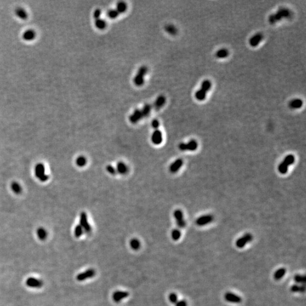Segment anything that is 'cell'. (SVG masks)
<instances>
[{
	"label": "cell",
	"instance_id": "obj_1",
	"mask_svg": "<svg viewBox=\"0 0 306 306\" xmlns=\"http://www.w3.org/2000/svg\"><path fill=\"white\" fill-rule=\"evenodd\" d=\"M292 13L288 8H281L278 9V11L275 13H273L269 15L268 18V21L269 23L273 25L277 22L280 21L283 19H288L291 17Z\"/></svg>",
	"mask_w": 306,
	"mask_h": 306
},
{
	"label": "cell",
	"instance_id": "obj_2",
	"mask_svg": "<svg viewBox=\"0 0 306 306\" xmlns=\"http://www.w3.org/2000/svg\"><path fill=\"white\" fill-rule=\"evenodd\" d=\"M212 86V83L209 79H205L203 80L201 84V87L196 91L194 94V97L198 101H203L204 100L206 97L208 91L210 90Z\"/></svg>",
	"mask_w": 306,
	"mask_h": 306
},
{
	"label": "cell",
	"instance_id": "obj_3",
	"mask_svg": "<svg viewBox=\"0 0 306 306\" xmlns=\"http://www.w3.org/2000/svg\"><path fill=\"white\" fill-rule=\"evenodd\" d=\"M294 162L295 156L293 155H287L278 167L279 172L282 174H286L288 171V167L290 165L294 164Z\"/></svg>",
	"mask_w": 306,
	"mask_h": 306
},
{
	"label": "cell",
	"instance_id": "obj_4",
	"mask_svg": "<svg viewBox=\"0 0 306 306\" xmlns=\"http://www.w3.org/2000/svg\"><path fill=\"white\" fill-rule=\"evenodd\" d=\"M148 68L146 66H142L140 68L138 72L133 79L134 83L138 86H141L144 84L145 76L147 73Z\"/></svg>",
	"mask_w": 306,
	"mask_h": 306
},
{
	"label": "cell",
	"instance_id": "obj_5",
	"mask_svg": "<svg viewBox=\"0 0 306 306\" xmlns=\"http://www.w3.org/2000/svg\"><path fill=\"white\" fill-rule=\"evenodd\" d=\"M35 175L40 181L45 182L48 180L49 176L45 174V170L44 164L39 163L37 164L35 169Z\"/></svg>",
	"mask_w": 306,
	"mask_h": 306
},
{
	"label": "cell",
	"instance_id": "obj_6",
	"mask_svg": "<svg viewBox=\"0 0 306 306\" xmlns=\"http://www.w3.org/2000/svg\"><path fill=\"white\" fill-rule=\"evenodd\" d=\"M198 147V143L195 140H191L188 143L182 142L179 145L181 151H195Z\"/></svg>",
	"mask_w": 306,
	"mask_h": 306
},
{
	"label": "cell",
	"instance_id": "obj_7",
	"mask_svg": "<svg viewBox=\"0 0 306 306\" xmlns=\"http://www.w3.org/2000/svg\"><path fill=\"white\" fill-rule=\"evenodd\" d=\"M79 225L82 227L84 231L87 233H91L92 228L90 224L89 223L87 216L85 212H82L80 214L79 219Z\"/></svg>",
	"mask_w": 306,
	"mask_h": 306
},
{
	"label": "cell",
	"instance_id": "obj_8",
	"mask_svg": "<svg viewBox=\"0 0 306 306\" xmlns=\"http://www.w3.org/2000/svg\"><path fill=\"white\" fill-rule=\"evenodd\" d=\"M173 217L176 220L177 225L179 228L183 229L186 227V220H184L183 211H181V210H176L174 211Z\"/></svg>",
	"mask_w": 306,
	"mask_h": 306
},
{
	"label": "cell",
	"instance_id": "obj_9",
	"mask_svg": "<svg viewBox=\"0 0 306 306\" xmlns=\"http://www.w3.org/2000/svg\"><path fill=\"white\" fill-rule=\"evenodd\" d=\"M253 239V236L250 233H247L243 237L238 239L236 241V246L239 248H242L244 247L247 243L252 241Z\"/></svg>",
	"mask_w": 306,
	"mask_h": 306
},
{
	"label": "cell",
	"instance_id": "obj_10",
	"mask_svg": "<svg viewBox=\"0 0 306 306\" xmlns=\"http://www.w3.org/2000/svg\"><path fill=\"white\" fill-rule=\"evenodd\" d=\"M95 271L93 269H87L85 272L78 274L77 276V280L78 281H83L87 279L94 277L95 275Z\"/></svg>",
	"mask_w": 306,
	"mask_h": 306
},
{
	"label": "cell",
	"instance_id": "obj_11",
	"mask_svg": "<svg viewBox=\"0 0 306 306\" xmlns=\"http://www.w3.org/2000/svg\"><path fill=\"white\" fill-rule=\"evenodd\" d=\"M26 284L28 287L35 289L42 288L43 284V283L42 281L34 277H30L27 278L26 280Z\"/></svg>",
	"mask_w": 306,
	"mask_h": 306
},
{
	"label": "cell",
	"instance_id": "obj_12",
	"mask_svg": "<svg viewBox=\"0 0 306 306\" xmlns=\"http://www.w3.org/2000/svg\"><path fill=\"white\" fill-rule=\"evenodd\" d=\"M213 220H214V217L212 215H210V214L203 215V216L200 217L198 218H197L196 221V223L198 226H204V225H206V224L211 223Z\"/></svg>",
	"mask_w": 306,
	"mask_h": 306
},
{
	"label": "cell",
	"instance_id": "obj_13",
	"mask_svg": "<svg viewBox=\"0 0 306 306\" xmlns=\"http://www.w3.org/2000/svg\"><path fill=\"white\" fill-rule=\"evenodd\" d=\"M22 38L26 42H32L36 39V32L32 29L26 30L23 32Z\"/></svg>",
	"mask_w": 306,
	"mask_h": 306
},
{
	"label": "cell",
	"instance_id": "obj_14",
	"mask_svg": "<svg viewBox=\"0 0 306 306\" xmlns=\"http://www.w3.org/2000/svg\"><path fill=\"white\" fill-rule=\"evenodd\" d=\"M151 142L154 145H158L163 141V134L159 129L155 130L151 135Z\"/></svg>",
	"mask_w": 306,
	"mask_h": 306
},
{
	"label": "cell",
	"instance_id": "obj_15",
	"mask_svg": "<svg viewBox=\"0 0 306 306\" xmlns=\"http://www.w3.org/2000/svg\"><path fill=\"white\" fill-rule=\"evenodd\" d=\"M224 299L226 301L233 303H240L242 301L240 297L231 292H227L225 294Z\"/></svg>",
	"mask_w": 306,
	"mask_h": 306
},
{
	"label": "cell",
	"instance_id": "obj_16",
	"mask_svg": "<svg viewBox=\"0 0 306 306\" xmlns=\"http://www.w3.org/2000/svg\"><path fill=\"white\" fill-rule=\"evenodd\" d=\"M264 35L261 33H257L251 37L249 40V43L251 47H256L263 40Z\"/></svg>",
	"mask_w": 306,
	"mask_h": 306
},
{
	"label": "cell",
	"instance_id": "obj_17",
	"mask_svg": "<svg viewBox=\"0 0 306 306\" xmlns=\"http://www.w3.org/2000/svg\"><path fill=\"white\" fill-rule=\"evenodd\" d=\"M129 296V293L126 291H116L114 292L112 295L113 300L116 303L120 302L123 299H125Z\"/></svg>",
	"mask_w": 306,
	"mask_h": 306
},
{
	"label": "cell",
	"instance_id": "obj_18",
	"mask_svg": "<svg viewBox=\"0 0 306 306\" xmlns=\"http://www.w3.org/2000/svg\"><path fill=\"white\" fill-rule=\"evenodd\" d=\"M143 119V116L142 115V112L141 109H136L134 110V111L133 112V113L129 116V120L132 123L136 124L139 121L141 120V119Z\"/></svg>",
	"mask_w": 306,
	"mask_h": 306
},
{
	"label": "cell",
	"instance_id": "obj_19",
	"mask_svg": "<svg viewBox=\"0 0 306 306\" xmlns=\"http://www.w3.org/2000/svg\"><path fill=\"white\" fill-rule=\"evenodd\" d=\"M183 165V160L181 159H177L170 166L169 170L171 173H176L181 168Z\"/></svg>",
	"mask_w": 306,
	"mask_h": 306
},
{
	"label": "cell",
	"instance_id": "obj_20",
	"mask_svg": "<svg viewBox=\"0 0 306 306\" xmlns=\"http://www.w3.org/2000/svg\"><path fill=\"white\" fill-rule=\"evenodd\" d=\"M15 14L19 19L21 20H26L29 17V14L26 10L22 8H18L15 10Z\"/></svg>",
	"mask_w": 306,
	"mask_h": 306
},
{
	"label": "cell",
	"instance_id": "obj_21",
	"mask_svg": "<svg viewBox=\"0 0 306 306\" xmlns=\"http://www.w3.org/2000/svg\"><path fill=\"white\" fill-rule=\"evenodd\" d=\"M303 104V102L300 98H294L290 101L289 103V107L293 109H297L301 108Z\"/></svg>",
	"mask_w": 306,
	"mask_h": 306
},
{
	"label": "cell",
	"instance_id": "obj_22",
	"mask_svg": "<svg viewBox=\"0 0 306 306\" xmlns=\"http://www.w3.org/2000/svg\"><path fill=\"white\" fill-rule=\"evenodd\" d=\"M166 102V98L163 95H160L157 97L154 103V107L155 109L158 110L163 107Z\"/></svg>",
	"mask_w": 306,
	"mask_h": 306
},
{
	"label": "cell",
	"instance_id": "obj_23",
	"mask_svg": "<svg viewBox=\"0 0 306 306\" xmlns=\"http://www.w3.org/2000/svg\"><path fill=\"white\" fill-rule=\"evenodd\" d=\"M117 173L120 175H125L128 172V167L123 162H119L116 165Z\"/></svg>",
	"mask_w": 306,
	"mask_h": 306
},
{
	"label": "cell",
	"instance_id": "obj_24",
	"mask_svg": "<svg viewBox=\"0 0 306 306\" xmlns=\"http://www.w3.org/2000/svg\"><path fill=\"white\" fill-rule=\"evenodd\" d=\"M229 55V50L225 48L218 49L216 53V56L218 59H224Z\"/></svg>",
	"mask_w": 306,
	"mask_h": 306
},
{
	"label": "cell",
	"instance_id": "obj_25",
	"mask_svg": "<svg viewBox=\"0 0 306 306\" xmlns=\"http://www.w3.org/2000/svg\"><path fill=\"white\" fill-rule=\"evenodd\" d=\"M286 272V270L284 267H281L277 270L273 275L274 280L276 281L280 280L281 279H282L284 277Z\"/></svg>",
	"mask_w": 306,
	"mask_h": 306
},
{
	"label": "cell",
	"instance_id": "obj_26",
	"mask_svg": "<svg viewBox=\"0 0 306 306\" xmlns=\"http://www.w3.org/2000/svg\"><path fill=\"white\" fill-rule=\"evenodd\" d=\"M95 25L99 30H104L107 26V23L103 19L98 18L95 19Z\"/></svg>",
	"mask_w": 306,
	"mask_h": 306
},
{
	"label": "cell",
	"instance_id": "obj_27",
	"mask_svg": "<svg viewBox=\"0 0 306 306\" xmlns=\"http://www.w3.org/2000/svg\"><path fill=\"white\" fill-rule=\"evenodd\" d=\"M127 8H128V6H127L126 4L124 2L121 1L117 4L116 10L119 14L120 13L122 14V13H125L127 10Z\"/></svg>",
	"mask_w": 306,
	"mask_h": 306
},
{
	"label": "cell",
	"instance_id": "obj_28",
	"mask_svg": "<svg viewBox=\"0 0 306 306\" xmlns=\"http://www.w3.org/2000/svg\"><path fill=\"white\" fill-rule=\"evenodd\" d=\"M151 109H152V106L149 104H146L143 107V108H142V109H141V111L142 112L143 118L149 116V115L151 112Z\"/></svg>",
	"mask_w": 306,
	"mask_h": 306
},
{
	"label": "cell",
	"instance_id": "obj_29",
	"mask_svg": "<svg viewBox=\"0 0 306 306\" xmlns=\"http://www.w3.org/2000/svg\"><path fill=\"white\" fill-rule=\"evenodd\" d=\"M164 29L169 34L175 35L177 33V27L171 24L167 25L166 26H165Z\"/></svg>",
	"mask_w": 306,
	"mask_h": 306
},
{
	"label": "cell",
	"instance_id": "obj_30",
	"mask_svg": "<svg viewBox=\"0 0 306 306\" xmlns=\"http://www.w3.org/2000/svg\"><path fill=\"white\" fill-rule=\"evenodd\" d=\"M305 290H306V288H305L304 285L299 286L297 284H294L293 286H291L290 288V290L293 293H297V292L303 293L305 291Z\"/></svg>",
	"mask_w": 306,
	"mask_h": 306
},
{
	"label": "cell",
	"instance_id": "obj_31",
	"mask_svg": "<svg viewBox=\"0 0 306 306\" xmlns=\"http://www.w3.org/2000/svg\"><path fill=\"white\" fill-rule=\"evenodd\" d=\"M130 246L133 250H138L141 247V243L137 239L133 238L130 241Z\"/></svg>",
	"mask_w": 306,
	"mask_h": 306
},
{
	"label": "cell",
	"instance_id": "obj_32",
	"mask_svg": "<svg viewBox=\"0 0 306 306\" xmlns=\"http://www.w3.org/2000/svg\"><path fill=\"white\" fill-rule=\"evenodd\" d=\"M36 234L38 235V237H39L40 240H44L46 239L47 237V233L46 230L44 228L40 227L37 230Z\"/></svg>",
	"mask_w": 306,
	"mask_h": 306
},
{
	"label": "cell",
	"instance_id": "obj_33",
	"mask_svg": "<svg viewBox=\"0 0 306 306\" xmlns=\"http://www.w3.org/2000/svg\"><path fill=\"white\" fill-rule=\"evenodd\" d=\"M87 163V160L85 156H79L76 160V164L78 167H82L86 166Z\"/></svg>",
	"mask_w": 306,
	"mask_h": 306
},
{
	"label": "cell",
	"instance_id": "obj_34",
	"mask_svg": "<svg viewBox=\"0 0 306 306\" xmlns=\"http://www.w3.org/2000/svg\"><path fill=\"white\" fill-rule=\"evenodd\" d=\"M11 188L13 192L16 194H19L22 192V187L17 182H13L11 185Z\"/></svg>",
	"mask_w": 306,
	"mask_h": 306
},
{
	"label": "cell",
	"instance_id": "obj_35",
	"mask_svg": "<svg viewBox=\"0 0 306 306\" xmlns=\"http://www.w3.org/2000/svg\"><path fill=\"white\" fill-rule=\"evenodd\" d=\"M181 235L180 231L178 229L173 230V231L171 233V237H172L173 240L175 241L178 240L181 237Z\"/></svg>",
	"mask_w": 306,
	"mask_h": 306
},
{
	"label": "cell",
	"instance_id": "obj_36",
	"mask_svg": "<svg viewBox=\"0 0 306 306\" xmlns=\"http://www.w3.org/2000/svg\"><path fill=\"white\" fill-rule=\"evenodd\" d=\"M83 232H84L83 230L82 227L79 224H78V225H77L76 226V227L74 229V235H75L76 237H81L82 236Z\"/></svg>",
	"mask_w": 306,
	"mask_h": 306
},
{
	"label": "cell",
	"instance_id": "obj_37",
	"mask_svg": "<svg viewBox=\"0 0 306 306\" xmlns=\"http://www.w3.org/2000/svg\"><path fill=\"white\" fill-rule=\"evenodd\" d=\"M294 281L297 284H304L306 282V277L301 274H296L294 276Z\"/></svg>",
	"mask_w": 306,
	"mask_h": 306
},
{
	"label": "cell",
	"instance_id": "obj_38",
	"mask_svg": "<svg viewBox=\"0 0 306 306\" xmlns=\"http://www.w3.org/2000/svg\"><path fill=\"white\" fill-rule=\"evenodd\" d=\"M119 14H120L116 9H111V10H108V13H107V15H108V17L111 19L116 18L119 15Z\"/></svg>",
	"mask_w": 306,
	"mask_h": 306
},
{
	"label": "cell",
	"instance_id": "obj_39",
	"mask_svg": "<svg viewBox=\"0 0 306 306\" xmlns=\"http://www.w3.org/2000/svg\"><path fill=\"white\" fill-rule=\"evenodd\" d=\"M168 299L172 303L175 304L177 302L178 299H177V294L174 293H172L170 294V295L168 296Z\"/></svg>",
	"mask_w": 306,
	"mask_h": 306
},
{
	"label": "cell",
	"instance_id": "obj_40",
	"mask_svg": "<svg viewBox=\"0 0 306 306\" xmlns=\"http://www.w3.org/2000/svg\"><path fill=\"white\" fill-rule=\"evenodd\" d=\"M106 170L107 171V172L109 173H110L111 175H115L116 173H117L116 168H115L113 166H112L111 165H108L106 167Z\"/></svg>",
	"mask_w": 306,
	"mask_h": 306
},
{
	"label": "cell",
	"instance_id": "obj_41",
	"mask_svg": "<svg viewBox=\"0 0 306 306\" xmlns=\"http://www.w3.org/2000/svg\"><path fill=\"white\" fill-rule=\"evenodd\" d=\"M151 126L155 130L158 129V128L160 126V122H159V121L156 120V119L153 120L152 121V122H151Z\"/></svg>",
	"mask_w": 306,
	"mask_h": 306
},
{
	"label": "cell",
	"instance_id": "obj_42",
	"mask_svg": "<svg viewBox=\"0 0 306 306\" xmlns=\"http://www.w3.org/2000/svg\"><path fill=\"white\" fill-rule=\"evenodd\" d=\"M100 15H101V10L100 9H96L95 10L94 13V17L95 18V19L100 18Z\"/></svg>",
	"mask_w": 306,
	"mask_h": 306
},
{
	"label": "cell",
	"instance_id": "obj_43",
	"mask_svg": "<svg viewBox=\"0 0 306 306\" xmlns=\"http://www.w3.org/2000/svg\"><path fill=\"white\" fill-rule=\"evenodd\" d=\"M175 306H187V303L184 300L179 301L175 303Z\"/></svg>",
	"mask_w": 306,
	"mask_h": 306
}]
</instances>
